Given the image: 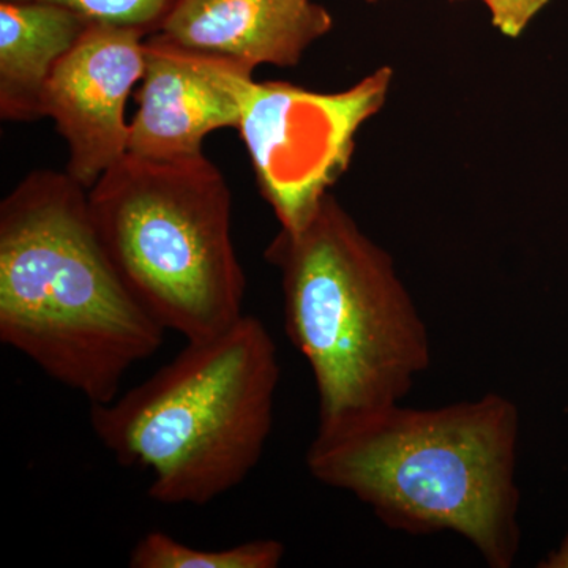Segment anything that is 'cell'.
Returning <instances> with one entry per match:
<instances>
[{
  "label": "cell",
  "instance_id": "obj_15",
  "mask_svg": "<svg viewBox=\"0 0 568 568\" xmlns=\"http://www.w3.org/2000/svg\"><path fill=\"white\" fill-rule=\"evenodd\" d=\"M366 2L376 3V2H379V0H366Z\"/></svg>",
  "mask_w": 568,
  "mask_h": 568
},
{
  "label": "cell",
  "instance_id": "obj_8",
  "mask_svg": "<svg viewBox=\"0 0 568 568\" xmlns=\"http://www.w3.org/2000/svg\"><path fill=\"white\" fill-rule=\"evenodd\" d=\"M253 71L237 59L190 50L152 33L145 40L129 153L149 160L204 153L209 134L237 130Z\"/></svg>",
  "mask_w": 568,
  "mask_h": 568
},
{
  "label": "cell",
  "instance_id": "obj_4",
  "mask_svg": "<svg viewBox=\"0 0 568 568\" xmlns=\"http://www.w3.org/2000/svg\"><path fill=\"white\" fill-rule=\"evenodd\" d=\"M275 339L244 315L186 342L170 364L114 399L91 405V428L115 462L149 474L164 506H205L244 484L274 428Z\"/></svg>",
  "mask_w": 568,
  "mask_h": 568
},
{
  "label": "cell",
  "instance_id": "obj_13",
  "mask_svg": "<svg viewBox=\"0 0 568 568\" xmlns=\"http://www.w3.org/2000/svg\"><path fill=\"white\" fill-rule=\"evenodd\" d=\"M481 2L491 14V22L497 31L508 39H518L549 0H481Z\"/></svg>",
  "mask_w": 568,
  "mask_h": 568
},
{
  "label": "cell",
  "instance_id": "obj_5",
  "mask_svg": "<svg viewBox=\"0 0 568 568\" xmlns=\"http://www.w3.org/2000/svg\"><path fill=\"white\" fill-rule=\"evenodd\" d=\"M89 207L122 282L164 331L200 342L245 315L233 196L204 153L178 160L126 153L89 190Z\"/></svg>",
  "mask_w": 568,
  "mask_h": 568
},
{
  "label": "cell",
  "instance_id": "obj_1",
  "mask_svg": "<svg viewBox=\"0 0 568 568\" xmlns=\"http://www.w3.org/2000/svg\"><path fill=\"white\" fill-rule=\"evenodd\" d=\"M166 331L122 282L93 226L89 190L36 170L0 203V342L91 405L121 394Z\"/></svg>",
  "mask_w": 568,
  "mask_h": 568
},
{
  "label": "cell",
  "instance_id": "obj_6",
  "mask_svg": "<svg viewBox=\"0 0 568 568\" xmlns=\"http://www.w3.org/2000/svg\"><path fill=\"white\" fill-rule=\"evenodd\" d=\"M392 81L394 70L381 67L343 92L252 82L237 132L283 231L302 230L346 173L355 136L383 110Z\"/></svg>",
  "mask_w": 568,
  "mask_h": 568
},
{
  "label": "cell",
  "instance_id": "obj_3",
  "mask_svg": "<svg viewBox=\"0 0 568 568\" xmlns=\"http://www.w3.org/2000/svg\"><path fill=\"white\" fill-rule=\"evenodd\" d=\"M282 280L284 328L312 369L316 436L399 405L432 365V339L394 257L328 193L265 250Z\"/></svg>",
  "mask_w": 568,
  "mask_h": 568
},
{
  "label": "cell",
  "instance_id": "obj_2",
  "mask_svg": "<svg viewBox=\"0 0 568 568\" xmlns=\"http://www.w3.org/2000/svg\"><path fill=\"white\" fill-rule=\"evenodd\" d=\"M519 410L487 394L439 407L388 406L306 450L308 473L349 493L386 528L452 532L491 568L521 548L517 481Z\"/></svg>",
  "mask_w": 568,
  "mask_h": 568
},
{
  "label": "cell",
  "instance_id": "obj_16",
  "mask_svg": "<svg viewBox=\"0 0 568 568\" xmlns=\"http://www.w3.org/2000/svg\"><path fill=\"white\" fill-rule=\"evenodd\" d=\"M452 2H459V0H452Z\"/></svg>",
  "mask_w": 568,
  "mask_h": 568
},
{
  "label": "cell",
  "instance_id": "obj_14",
  "mask_svg": "<svg viewBox=\"0 0 568 568\" xmlns=\"http://www.w3.org/2000/svg\"><path fill=\"white\" fill-rule=\"evenodd\" d=\"M538 568H568V534L560 540L558 548L552 549L547 558L537 564Z\"/></svg>",
  "mask_w": 568,
  "mask_h": 568
},
{
  "label": "cell",
  "instance_id": "obj_10",
  "mask_svg": "<svg viewBox=\"0 0 568 568\" xmlns=\"http://www.w3.org/2000/svg\"><path fill=\"white\" fill-rule=\"evenodd\" d=\"M91 20L40 0H0V119H43V93L52 71L78 43Z\"/></svg>",
  "mask_w": 568,
  "mask_h": 568
},
{
  "label": "cell",
  "instance_id": "obj_11",
  "mask_svg": "<svg viewBox=\"0 0 568 568\" xmlns=\"http://www.w3.org/2000/svg\"><path fill=\"white\" fill-rule=\"evenodd\" d=\"M286 548L275 538H257L235 547L204 549L175 540L162 530L144 534L130 551L132 568H276Z\"/></svg>",
  "mask_w": 568,
  "mask_h": 568
},
{
  "label": "cell",
  "instance_id": "obj_12",
  "mask_svg": "<svg viewBox=\"0 0 568 568\" xmlns=\"http://www.w3.org/2000/svg\"><path fill=\"white\" fill-rule=\"evenodd\" d=\"M40 2L58 3L77 11L92 22L140 29L148 36L159 32L168 11L173 6V0H40Z\"/></svg>",
  "mask_w": 568,
  "mask_h": 568
},
{
  "label": "cell",
  "instance_id": "obj_7",
  "mask_svg": "<svg viewBox=\"0 0 568 568\" xmlns=\"http://www.w3.org/2000/svg\"><path fill=\"white\" fill-rule=\"evenodd\" d=\"M148 37L91 22L44 89L43 118L54 122L69 151L65 173L88 190L129 153L126 102L144 74Z\"/></svg>",
  "mask_w": 568,
  "mask_h": 568
},
{
  "label": "cell",
  "instance_id": "obj_9",
  "mask_svg": "<svg viewBox=\"0 0 568 568\" xmlns=\"http://www.w3.org/2000/svg\"><path fill=\"white\" fill-rule=\"evenodd\" d=\"M332 28V14L313 0H173L155 33L253 69H293Z\"/></svg>",
  "mask_w": 568,
  "mask_h": 568
}]
</instances>
